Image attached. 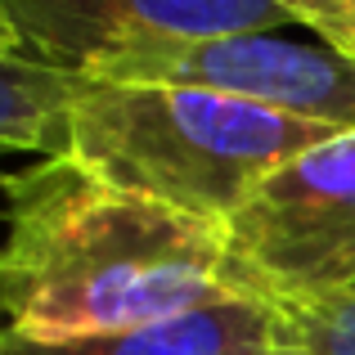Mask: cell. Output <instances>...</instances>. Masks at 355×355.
Here are the masks:
<instances>
[{"label": "cell", "instance_id": "3957f363", "mask_svg": "<svg viewBox=\"0 0 355 355\" xmlns=\"http://www.w3.org/2000/svg\"><path fill=\"white\" fill-rule=\"evenodd\" d=\"M230 275L270 306L355 293V130L284 162L225 225Z\"/></svg>", "mask_w": 355, "mask_h": 355}, {"label": "cell", "instance_id": "30bf717a", "mask_svg": "<svg viewBox=\"0 0 355 355\" xmlns=\"http://www.w3.org/2000/svg\"><path fill=\"white\" fill-rule=\"evenodd\" d=\"M320 41H329V45H338L347 59H355V23L351 27H333V32H324Z\"/></svg>", "mask_w": 355, "mask_h": 355}, {"label": "cell", "instance_id": "5bb4252c", "mask_svg": "<svg viewBox=\"0 0 355 355\" xmlns=\"http://www.w3.org/2000/svg\"><path fill=\"white\" fill-rule=\"evenodd\" d=\"M261 355H279V351H275V342H270V347H266V351H261Z\"/></svg>", "mask_w": 355, "mask_h": 355}, {"label": "cell", "instance_id": "277c9868", "mask_svg": "<svg viewBox=\"0 0 355 355\" xmlns=\"http://www.w3.org/2000/svg\"><path fill=\"white\" fill-rule=\"evenodd\" d=\"M90 81H148L243 99L297 121L355 130V59L329 41H284L275 32H234L175 50L130 54L86 72Z\"/></svg>", "mask_w": 355, "mask_h": 355}, {"label": "cell", "instance_id": "8992f818", "mask_svg": "<svg viewBox=\"0 0 355 355\" xmlns=\"http://www.w3.org/2000/svg\"><path fill=\"white\" fill-rule=\"evenodd\" d=\"M275 306L257 297H230L184 320L157 324L121 338H77V342H32L5 329V355H261L275 342Z\"/></svg>", "mask_w": 355, "mask_h": 355}, {"label": "cell", "instance_id": "4fadbf2b", "mask_svg": "<svg viewBox=\"0 0 355 355\" xmlns=\"http://www.w3.org/2000/svg\"><path fill=\"white\" fill-rule=\"evenodd\" d=\"M5 329H9V324H0V355H5Z\"/></svg>", "mask_w": 355, "mask_h": 355}, {"label": "cell", "instance_id": "8fae6325", "mask_svg": "<svg viewBox=\"0 0 355 355\" xmlns=\"http://www.w3.org/2000/svg\"><path fill=\"white\" fill-rule=\"evenodd\" d=\"M0 54H18V50H14V41H9V32H5V27H0Z\"/></svg>", "mask_w": 355, "mask_h": 355}, {"label": "cell", "instance_id": "ba28073f", "mask_svg": "<svg viewBox=\"0 0 355 355\" xmlns=\"http://www.w3.org/2000/svg\"><path fill=\"white\" fill-rule=\"evenodd\" d=\"M279 355H355V293L275 306Z\"/></svg>", "mask_w": 355, "mask_h": 355}, {"label": "cell", "instance_id": "9c48e42d", "mask_svg": "<svg viewBox=\"0 0 355 355\" xmlns=\"http://www.w3.org/2000/svg\"><path fill=\"white\" fill-rule=\"evenodd\" d=\"M284 5L293 9V18L302 27H311L315 36L355 23V0H284Z\"/></svg>", "mask_w": 355, "mask_h": 355}, {"label": "cell", "instance_id": "7c38bea8", "mask_svg": "<svg viewBox=\"0 0 355 355\" xmlns=\"http://www.w3.org/2000/svg\"><path fill=\"white\" fill-rule=\"evenodd\" d=\"M0 157H5V148H0ZM5 184H9V171L0 166V189H5Z\"/></svg>", "mask_w": 355, "mask_h": 355}, {"label": "cell", "instance_id": "7a4b0ae2", "mask_svg": "<svg viewBox=\"0 0 355 355\" xmlns=\"http://www.w3.org/2000/svg\"><path fill=\"white\" fill-rule=\"evenodd\" d=\"M333 135L207 90L81 77L63 153L104 184L225 230L279 166Z\"/></svg>", "mask_w": 355, "mask_h": 355}, {"label": "cell", "instance_id": "6da1fadb", "mask_svg": "<svg viewBox=\"0 0 355 355\" xmlns=\"http://www.w3.org/2000/svg\"><path fill=\"white\" fill-rule=\"evenodd\" d=\"M0 306L32 342L121 338L243 297L225 230L104 184L68 153L5 184Z\"/></svg>", "mask_w": 355, "mask_h": 355}, {"label": "cell", "instance_id": "5b68a950", "mask_svg": "<svg viewBox=\"0 0 355 355\" xmlns=\"http://www.w3.org/2000/svg\"><path fill=\"white\" fill-rule=\"evenodd\" d=\"M288 23L297 18L284 0H0V27L14 50L77 77L130 54Z\"/></svg>", "mask_w": 355, "mask_h": 355}, {"label": "cell", "instance_id": "52a82bcc", "mask_svg": "<svg viewBox=\"0 0 355 355\" xmlns=\"http://www.w3.org/2000/svg\"><path fill=\"white\" fill-rule=\"evenodd\" d=\"M77 90V72H59L27 54H0V148L59 157L68 148V113Z\"/></svg>", "mask_w": 355, "mask_h": 355}]
</instances>
